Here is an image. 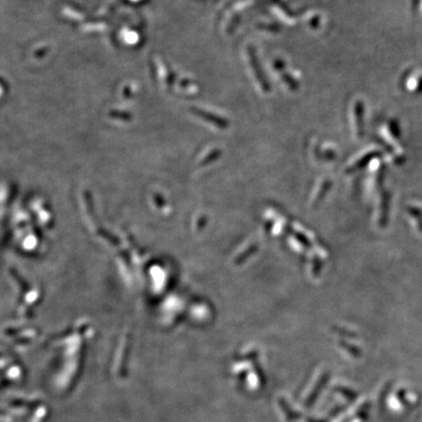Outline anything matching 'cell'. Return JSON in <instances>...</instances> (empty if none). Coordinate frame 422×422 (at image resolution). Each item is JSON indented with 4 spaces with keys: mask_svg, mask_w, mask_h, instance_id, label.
<instances>
[{
    "mask_svg": "<svg viewBox=\"0 0 422 422\" xmlns=\"http://www.w3.org/2000/svg\"><path fill=\"white\" fill-rule=\"evenodd\" d=\"M247 62H248V64H249V67H250L251 69H254V70H253V72H252V75H253L254 79H256L257 84L260 86V88H261L263 91L267 90V88H268L267 83H265V81H264V79H263V76H262V73H261L260 69H259V70H257V64H256L255 59H254V55H253V53H252L251 51H247Z\"/></svg>",
    "mask_w": 422,
    "mask_h": 422,
    "instance_id": "obj_1",
    "label": "cell"
},
{
    "mask_svg": "<svg viewBox=\"0 0 422 422\" xmlns=\"http://www.w3.org/2000/svg\"><path fill=\"white\" fill-rule=\"evenodd\" d=\"M356 118L357 121L355 122V131L356 133H362V108L357 106L356 107Z\"/></svg>",
    "mask_w": 422,
    "mask_h": 422,
    "instance_id": "obj_2",
    "label": "cell"
}]
</instances>
